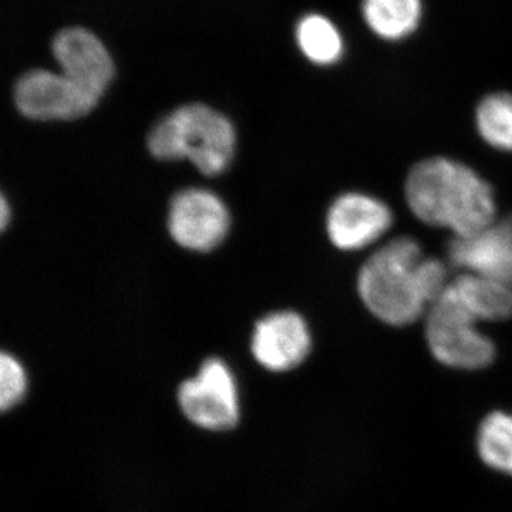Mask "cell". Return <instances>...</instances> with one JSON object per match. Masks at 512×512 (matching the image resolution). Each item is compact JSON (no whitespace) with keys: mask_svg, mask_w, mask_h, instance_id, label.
Masks as SVG:
<instances>
[{"mask_svg":"<svg viewBox=\"0 0 512 512\" xmlns=\"http://www.w3.org/2000/svg\"><path fill=\"white\" fill-rule=\"evenodd\" d=\"M478 453L488 467L512 476V414L495 412L483 421Z\"/></svg>","mask_w":512,"mask_h":512,"instance_id":"16","label":"cell"},{"mask_svg":"<svg viewBox=\"0 0 512 512\" xmlns=\"http://www.w3.org/2000/svg\"><path fill=\"white\" fill-rule=\"evenodd\" d=\"M168 229L181 247L208 252L217 248L227 237L229 212L217 195L191 188L173 198L168 214Z\"/></svg>","mask_w":512,"mask_h":512,"instance_id":"7","label":"cell"},{"mask_svg":"<svg viewBox=\"0 0 512 512\" xmlns=\"http://www.w3.org/2000/svg\"><path fill=\"white\" fill-rule=\"evenodd\" d=\"M177 399L187 420L202 430L228 431L239 423L237 380L217 357L205 360L197 376L181 384Z\"/></svg>","mask_w":512,"mask_h":512,"instance_id":"5","label":"cell"},{"mask_svg":"<svg viewBox=\"0 0 512 512\" xmlns=\"http://www.w3.org/2000/svg\"><path fill=\"white\" fill-rule=\"evenodd\" d=\"M252 355L271 372H288L301 365L311 350L305 320L295 312H276L256 323Z\"/></svg>","mask_w":512,"mask_h":512,"instance_id":"9","label":"cell"},{"mask_svg":"<svg viewBox=\"0 0 512 512\" xmlns=\"http://www.w3.org/2000/svg\"><path fill=\"white\" fill-rule=\"evenodd\" d=\"M2 218H0V221H2V227L3 229H5L6 227H8V222H9V215H10V212H9V204H8V201L5 200V198H3L2 200Z\"/></svg>","mask_w":512,"mask_h":512,"instance_id":"18","label":"cell"},{"mask_svg":"<svg viewBox=\"0 0 512 512\" xmlns=\"http://www.w3.org/2000/svg\"><path fill=\"white\" fill-rule=\"evenodd\" d=\"M235 146L237 134L231 121L204 104L180 107L148 136V148L158 160H188L205 175L227 170Z\"/></svg>","mask_w":512,"mask_h":512,"instance_id":"3","label":"cell"},{"mask_svg":"<svg viewBox=\"0 0 512 512\" xmlns=\"http://www.w3.org/2000/svg\"><path fill=\"white\" fill-rule=\"evenodd\" d=\"M63 73L32 70L15 87V103L23 116L39 121H67L86 116L99 104Z\"/></svg>","mask_w":512,"mask_h":512,"instance_id":"6","label":"cell"},{"mask_svg":"<svg viewBox=\"0 0 512 512\" xmlns=\"http://www.w3.org/2000/svg\"><path fill=\"white\" fill-rule=\"evenodd\" d=\"M404 194L419 220L450 229L457 238L474 237L495 222L497 207L490 185L467 165L448 158L414 165Z\"/></svg>","mask_w":512,"mask_h":512,"instance_id":"1","label":"cell"},{"mask_svg":"<svg viewBox=\"0 0 512 512\" xmlns=\"http://www.w3.org/2000/svg\"><path fill=\"white\" fill-rule=\"evenodd\" d=\"M28 390L25 369L15 356L2 353L0 359V407L3 412L13 409L22 402Z\"/></svg>","mask_w":512,"mask_h":512,"instance_id":"17","label":"cell"},{"mask_svg":"<svg viewBox=\"0 0 512 512\" xmlns=\"http://www.w3.org/2000/svg\"><path fill=\"white\" fill-rule=\"evenodd\" d=\"M447 291L481 322L510 319L512 288L491 276L466 272L450 281Z\"/></svg>","mask_w":512,"mask_h":512,"instance_id":"12","label":"cell"},{"mask_svg":"<svg viewBox=\"0 0 512 512\" xmlns=\"http://www.w3.org/2000/svg\"><path fill=\"white\" fill-rule=\"evenodd\" d=\"M64 76L101 99L114 77V63L99 37L82 28L64 29L53 42Z\"/></svg>","mask_w":512,"mask_h":512,"instance_id":"8","label":"cell"},{"mask_svg":"<svg viewBox=\"0 0 512 512\" xmlns=\"http://www.w3.org/2000/svg\"><path fill=\"white\" fill-rule=\"evenodd\" d=\"M478 320L444 291L430 306L426 339L433 356L454 369L477 370L494 360V343L477 328Z\"/></svg>","mask_w":512,"mask_h":512,"instance_id":"4","label":"cell"},{"mask_svg":"<svg viewBox=\"0 0 512 512\" xmlns=\"http://www.w3.org/2000/svg\"><path fill=\"white\" fill-rule=\"evenodd\" d=\"M392 225V212L376 198L349 192L333 202L328 234L335 247L356 251L373 244Z\"/></svg>","mask_w":512,"mask_h":512,"instance_id":"10","label":"cell"},{"mask_svg":"<svg viewBox=\"0 0 512 512\" xmlns=\"http://www.w3.org/2000/svg\"><path fill=\"white\" fill-rule=\"evenodd\" d=\"M296 42L306 59L318 66H332L345 56V39L326 16L311 13L299 20Z\"/></svg>","mask_w":512,"mask_h":512,"instance_id":"14","label":"cell"},{"mask_svg":"<svg viewBox=\"0 0 512 512\" xmlns=\"http://www.w3.org/2000/svg\"><path fill=\"white\" fill-rule=\"evenodd\" d=\"M478 133L490 146L512 151V94H488L476 111Z\"/></svg>","mask_w":512,"mask_h":512,"instance_id":"15","label":"cell"},{"mask_svg":"<svg viewBox=\"0 0 512 512\" xmlns=\"http://www.w3.org/2000/svg\"><path fill=\"white\" fill-rule=\"evenodd\" d=\"M362 16L370 32L386 42H400L419 29L423 0H362Z\"/></svg>","mask_w":512,"mask_h":512,"instance_id":"13","label":"cell"},{"mask_svg":"<svg viewBox=\"0 0 512 512\" xmlns=\"http://www.w3.org/2000/svg\"><path fill=\"white\" fill-rule=\"evenodd\" d=\"M453 264L491 276L512 288V220L494 224L471 238L451 242Z\"/></svg>","mask_w":512,"mask_h":512,"instance_id":"11","label":"cell"},{"mask_svg":"<svg viewBox=\"0 0 512 512\" xmlns=\"http://www.w3.org/2000/svg\"><path fill=\"white\" fill-rule=\"evenodd\" d=\"M423 254L412 238H396L377 249L357 276V291L377 319L392 326L416 322L429 308L419 279Z\"/></svg>","mask_w":512,"mask_h":512,"instance_id":"2","label":"cell"}]
</instances>
